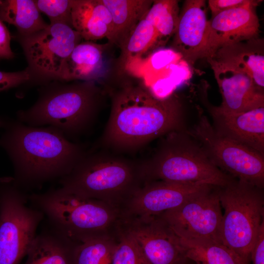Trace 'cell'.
I'll list each match as a JSON object with an SVG mask.
<instances>
[{
  "label": "cell",
  "mask_w": 264,
  "mask_h": 264,
  "mask_svg": "<svg viewBox=\"0 0 264 264\" xmlns=\"http://www.w3.org/2000/svg\"><path fill=\"white\" fill-rule=\"evenodd\" d=\"M111 102L100 142L106 149L132 152L169 132L188 129L176 94L159 98L145 86L127 84L111 91Z\"/></svg>",
  "instance_id": "1"
},
{
  "label": "cell",
  "mask_w": 264,
  "mask_h": 264,
  "mask_svg": "<svg viewBox=\"0 0 264 264\" xmlns=\"http://www.w3.org/2000/svg\"><path fill=\"white\" fill-rule=\"evenodd\" d=\"M0 145L14 164L15 183L36 186L68 174L86 152L52 127H33L19 121L9 123Z\"/></svg>",
  "instance_id": "2"
},
{
  "label": "cell",
  "mask_w": 264,
  "mask_h": 264,
  "mask_svg": "<svg viewBox=\"0 0 264 264\" xmlns=\"http://www.w3.org/2000/svg\"><path fill=\"white\" fill-rule=\"evenodd\" d=\"M60 182L68 193L103 201L121 211L143 184L140 162L107 149L86 152Z\"/></svg>",
  "instance_id": "3"
},
{
  "label": "cell",
  "mask_w": 264,
  "mask_h": 264,
  "mask_svg": "<svg viewBox=\"0 0 264 264\" xmlns=\"http://www.w3.org/2000/svg\"><path fill=\"white\" fill-rule=\"evenodd\" d=\"M102 93L94 81L55 83L41 89L36 102L18 112V121L33 127L48 125L74 137L94 123Z\"/></svg>",
  "instance_id": "4"
},
{
  "label": "cell",
  "mask_w": 264,
  "mask_h": 264,
  "mask_svg": "<svg viewBox=\"0 0 264 264\" xmlns=\"http://www.w3.org/2000/svg\"><path fill=\"white\" fill-rule=\"evenodd\" d=\"M187 130L172 132L160 137L153 154L140 161L143 183L162 180L221 187L234 178L211 162Z\"/></svg>",
  "instance_id": "5"
},
{
  "label": "cell",
  "mask_w": 264,
  "mask_h": 264,
  "mask_svg": "<svg viewBox=\"0 0 264 264\" xmlns=\"http://www.w3.org/2000/svg\"><path fill=\"white\" fill-rule=\"evenodd\" d=\"M28 199L46 217L50 227L78 243L100 236H115L113 232H117L120 223L119 208L76 196L61 188L33 194Z\"/></svg>",
  "instance_id": "6"
},
{
  "label": "cell",
  "mask_w": 264,
  "mask_h": 264,
  "mask_svg": "<svg viewBox=\"0 0 264 264\" xmlns=\"http://www.w3.org/2000/svg\"><path fill=\"white\" fill-rule=\"evenodd\" d=\"M222 212L221 243L239 264H250V252L264 222V188L234 178L219 187Z\"/></svg>",
  "instance_id": "7"
},
{
  "label": "cell",
  "mask_w": 264,
  "mask_h": 264,
  "mask_svg": "<svg viewBox=\"0 0 264 264\" xmlns=\"http://www.w3.org/2000/svg\"><path fill=\"white\" fill-rule=\"evenodd\" d=\"M28 199L13 178L0 180V264H19L37 235L44 216Z\"/></svg>",
  "instance_id": "8"
},
{
  "label": "cell",
  "mask_w": 264,
  "mask_h": 264,
  "mask_svg": "<svg viewBox=\"0 0 264 264\" xmlns=\"http://www.w3.org/2000/svg\"><path fill=\"white\" fill-rule=\"evenodd\" d=\"M188 133L200 144L211 162L234 178L264 188V155L214 130L207 117L200 114Z\"/></svg>",
  "instance_id": "9"
},
{
  "label": "cell",
  "mask_w": 264,
  "mask_h": 264,
  "mask_svg": "<svg viewBox=\"0 0 264 264\" xmlns=\"http://www.w3.org/2000/svg\"><path fill=\"white\" fill-rule=\"evenodd\" d=\"M219 187L212 186L179 206L156 216L181 239L221 243Z\"/></svg>",
  "instance_id": "10"
},
{
  "label": "cell",
  "mask_w": 264,
  "mask_h": 264,
  "mask_svg": "<svg viewBox=\"0 0 264 264\" xmlns=\"http://www.w3.org/2000/svg\"><path fill=\"white\" fill-rule=\"evenodd\" d=\"M82 39L68 25L49 23L42 30L22 37V45L30 70L56 79L64 62Z\"/></svg>",
  "instance_id": "11"
},
{
  "label": "cell",
  "mask_w": 264,
  "mask_h": 264,
  "mask_svg": "<svg viewBox=\"0 0 264 264\" xmlns=\"http://www.w3.org/2000/svg\"><path fill=\"white\" fill-rule=\"evenodd\" d=\"M119 226L132 237L147 264H181L186 259L178 237L157 217H122Z\"/></svg>",
  "instance_id": "12"
},
{
  "label": "cell",
  "mask_w": 264,
  "mask_h": 264,
  "mask_svg": "<svg viewBox=\"0 0 264 264\" xmlns=\"http://www.w3.org/2000/svg\"><path fill=\"white\" fill-rule=\"evenodd\" d=\"M212 185L154 180L143 183L126 202L121 217H154L175 208Z\"/></svg>",
  "instance_id": "13"
},
{
  "label": "cell",
  "mask_w": 264,
  "mask_h": 264,
  "mask_svg": "<svg viewBox=\"0 0 264 264\" xmlns=\"http://www.w3.org/2000/svg\"><path fill=\"white\" fill-rule=\"evenodd\" d=\"M262 0L222 12L208 21L200 58H211L220 48L258 37L260 23L255 10Z\"/></svg>",
  "instance_id": "14"
},
{
  "label": "cell",
  "mask_w": 264,
  "mask_h": 264,
  "mask_svg": "<svg viewBox=\"0 0 264 264\" xmlns=\"http://www.w3.org/2000/svg\"><path fill=\"white\" fill-rule=\"evenodd\" d=\"M222 97L219 108L226 112L240 113L264 107V89L248 74L207 59Z\"/></svg>",
  "instance_id": "15"
},
{
  "label": "cell",
  "mask_w": 264,
  "mask_h": 264,
  "mask_svg": "<svg viewBox=\"0 0 264 264\" xmlns=\"http://www.w3.org/2000/svg\"><path fill=\"white\" fill-rule=\"evenodd\" d=\"M206 107L216 132L264 155V107L231 113L209 104Z\"/></svg>",
  "instance_id": "16"
},
{
  "label": "cell",
  "mask_w": 264,
  "mask_h": 264,
  "mask_svg": "<svg viewBox=\"0 0 264 264\" xmlns=\"http://www.w3.org/2000/svg\"><path fill=\"white\" fill-rule=\"evenodd\" d=\"M205 6V0H185L173 37V48L190 64L200 58L204 45L208 22Z\"/></svg>",
  "instance_id": "17"
},
{
  "label": "cell",
  "mask_w": 264,
  "mask_h": 264,
  "mask_svg": "<svg viewBox=\"0 0 264 264\" xmlns=\"http://www.w3.org/2000/svg\"><path fill=\"white\" fill-rule=\"evenodd\" d=\"M264 49L263 40L257 37L224 46L207 59L248 74L264 89Z\"/></svg>",
  "instance_id": "18"
},
{
  "label": "cell",
  "mask_w": 264,
  "mask_h": 264,
  "mask_svg": "<svg viewBox=\"0 0 264 264\" xmlns=\"http://www.w3.org/2000/svg\"><path fill=\"white\" fill-rule=\"evenodd\" d=\"M71 21L72 28L86 41L107 38L110 42L112 18L101 0H73Z\"/></svg>",
  "instance_id": "19"
},
{
  "label": "cell",
  "mask_w": 264,
  "mask_h": 264,
  "mask_svg": "<svg viewBox=\"0 0 264 264\" xmlns=\"http://www.w3.org/2000/svg\"><path fill=\"white\" fill-rule=\"evenodd\" d=\"M104 45L91 41L81 42L63 64L57 80L93 81L104 70Z\"/></svg>",
  "instance_id": "20"
},
{
  "label": "cell",
  "mask_w": 264,
  "mask_h": 264,
  "mask_svg": "<svg viewBox=\"0 0 264 264\" xmlns=\"http://www.w3.org/2000/svg\"><path fill=\"white\" fill-rule=\"evenodd\" d=\"M78 244L50 227L36 235L24 264H75Z\"/></svg>",
  "instance_id": "21"
},
{
  "label": "cell",
  "mask_w": 264,
  "mask_h": 264,
  "mask_svg": "<svg viewBox=\"0 0 264 264\" xmlns=\"http://www.w3.org/2000/svg\"><path fill=\"white\" fill-rule=\"evenodd\" d=\"M111 16L113 32L110 43L119 47L139 22L143 18L153 0H101Z\"/></svg>",
  "instance_id": "22"
},
{
  "label": "cell",
  "mask_w": 264,
  "mask_h": 264,
  "mask_svg": "<svg viewBox=\"0 0 264 264\" xmlns=\"http://www.w3.org/2000/svg\"><path fill=\"white\" fill-rule=\"evenodd\" d=\"M0 20L15 26L22 37L46 28L34 0H0Z\"/></svg>",
  "instance_id": "23"
},
{
  "label": "cell",
  "mask_w": 264,
  "mask_h": 264,
  "mask_svg": "<svg viewBox=\"0 0 264 264\" xmlns=\"http://www.w3.org/2000/svg\"><path fill=\"white\" fill-rule=\"evenodd\" d=\"M179 240L184 257L196 264H239L221 243Z\"/></svg>",
  "instance_id": "24"
},
{
  "label": "cell",
  "mask_w": 264,
  "mask_h": 264,
  "mask_svg": "<svg viewBox=\"0 0 264 264\" xmlns=\"http://www.w3.org/2000/svg\"><path fill=\"white\" fill-rule=\"evenodd\" d=\"M179 13L178 0H153L145 17L157 31V45H164L173 37L177 27Z\"/></svg>",
  "instance_id": "25"
},
{
  "label": "cell",
  "mask_w": 264,
  "mask_h": 264,
  "mask_svg": "<svg viewBox=\"0 0 264 264\" xmlns=\"http://www.w3.org/2000/svg\"><path fill=\"white\" fill-rule=\"evenodd\" d=\"M158 38L154 27L144 17L120 46L122 62L140 57L157 46Z\"/></svg>",
  "instance_id": "26"
},
{
  "label": "cell",
  "mask_w": 264,
  "mask_h": 264,
  "mask_svg": "<svg viewBox=\"0 0 264 264\" xmlns=\"http://www.w3.org/2000/svg\"><path fill=\"white\" fill-rule=\"evenodd\" d=\"M116 236H100L78 243L75 264H110L116 243Z\"/></svg>",
  "instance_id": "27"
},
{
  "label": "cell",
  "mask_w": 264,
  "mask_h": 264,
  "mask_svg": "<svg viewBox=\"0 0 264 264\" xmlns=\"http://www.w3.org/2000/svg\"><path fill=\"white\" fill-rule=\"evenodd\" d=\"M110 264H147L132 237L120 226Z\"/></svg>",
  "instance_id": "28"
},
{
  "label": "cell",
  "mask_w": 264,
  "mask_h": 264,
  "mask_svg": "<svg viewBox=\"0 0 264 264\" xmlns=\"http://www.w3.org/2000/svg\"><path fill=\"white\" fill-rule=\"evenodd\" d=\"M73 0H34L40 11L45 14L50 23H60L72 26L71 9Z\"/></svg>",
  "instance_id": "29"
},
{
  "label": "cell",
  "mask_w": 264,
  "mask_h": 264,
  "mask_svg": "<svg viewBox=\"0 0 264 264\" xmlns=\"http://www.w3.org/2000/svg\"><path fill=\"white\" fill-rule=\"evenodd\" d=\"M31 76L29 69L17 72L0 71V91L24 83L30 80Z\"/></svg>",
  "instance_id": "30"
},
{
  "label": "cell",
  "mask_w": 264,
  "mask_h": 264,
  "mask_svg": "<svg viewBox=\"0 0 264 264\" xmlns=\"http://www.w3.org/2000/svg\"><path fill=\"white\" fill-rule=\"evenodd\" d=\"M253 0H209V7L212 13V17L230 9L236 8L252 3Z\"/></svg>",
  "instance_id": "31"
},
{
  "label": "cell",
  "mask_w": 264,
  "mask_h": 264,
  "mask_svg": "<svg viewBox=\"0 0 264 264\" xmlns=\"http://www.w3.org/2000/svg\"><path fill=\"white\" fill-rule=\"evenodd\" d=\"M250 264H264V222L250 252Z\"/></svg>",
  "instance_id": "32"
},
{
  "label": "cell",
  "mask_w": 264,
  "mask_h": 264,
  "mask_svg": "<svg viewBox=\"0 0 264 264\" xmlns=\"http://www.w3.org/2000/svg\"><path fill=\"white\" fill-rule=\"evenodd\" d=\"M11 37L7 28L0 20V59H11L14 53L11 47Z\"/></svg>",
  "instance_id": "33"
},
{
  "label": "cell",
  "mask_w": 264,
  "mask_h": 264,
  "mask_svg": "<svg viewBox=\"0 0 264 264\" xmlns=\"http://www.w3.org/2000/svg\"><path fill=\"white\" fill-rule=\"evenodd\" d=\"M181 264H193V263L189 259L186 258Z\"/></svg>",
  "instance_id": "34"
},
{
  "label": "cell",
  "mask_w": 264,
  "mask_h": 264,
  "mask_svg": "<svg viewBox=\"0 0 264 264\" xmlns=\"http://www.w3.org/2000/svg\"><path fill=\"white\" fill-rule=\"evenodd\" d=\"M192 263H193V264H196L194 263L193 262H192Z\"/></svg>",
  "instance_id": "35"
}]
</instances>
